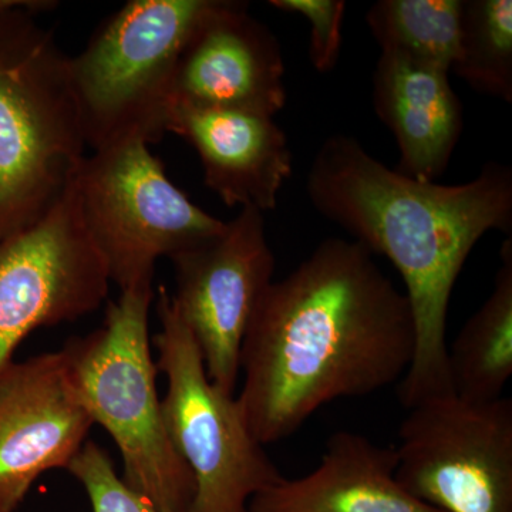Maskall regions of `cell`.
<instances>
[{"label":"cell","instance_id":"6","mask_svg":"<svg viewBox=\"0 0 512 512\" xmlns=\"http://www.w3.org/2000/svg\"><path fill=\"white\" fill-rule=\"evenodd\" d=\"M157 315L161 329L153 343L158 372L167 377L161 400L165 429L194 478L188 512H247L256 494L284 476L252 436L237 397L211 382L200 349L163 285Z\"/></svg>","mask_w":512,"mask_h":512},{"label":"cell","instance_id":"5","mask_svg":"<svg viewBox=\"0 0 512 512\" xmlns=\"http://www.w3.org/2000/svg\"><path fill=\"white\" fill-rule=\"evenodd\" d=\"M210 0H130L70 57L87 147L156 144L178 57Z\"/></svg>","mask_w":512,"mask_h":512},{"label":"cell","instance_id":"18","mask_svg":"<svg viewBox=\"0 0 512 512\" xmlns=\"http://www.w3.org/2000/svg\"><path fill=\"white\" fill-rule=\"evenodd\" d=\"M451 72L478 93L511 103V0H464L460 46Z\"/></svg>","mask_w":512,"mask_h":512},{"label":"cell","instance_id":"9","mask_svg":"<svg viewBox=\"0 0 512 512\" xmlns=\"http://www.w3.org/2000/svg\"><path fill=\"white\" fill-rule=\"evenodd\" d=\"M109 286L70 185L43 220L0 239V373L30 333L97 311Z\"/></svg>","mask_w":512,"mask_h":512},{"label":"cell","instance_id":"12","mask_svg":"<svg viewBox=\"0 0 512 512\" xmlns=\"http://www.w3.org/2000/svg\"><path fill=\"white\" fill-rule=\"evenodd\" d=\"M286 99L278 37L248 3L210 0L178 57L171 106L275 117Z\"/></svg>","mask_w":512,"mask_h":512},{"label":"cell","instance_id":"16","mask_svg":"<svg viewBox=\"0 0 512 512\" xmlns=\"http://www.w3.org/2000/svg\"><path fill=\"white\" fill-rule=\"evenodd\" d=\"M500 259L487 301L447 346L451 392L464 402L501 399L512 376V237Z\"/></svg>","mask_w":512,"mask_h":512},{"label":"cell","instance_id":"14","mask_svg":"<svg viewBox=\"0 0 512 512\" xmlns=\"http://www.w3.org/2000/svg\"><path fill=\"white\" fill-rule=\"evenodd\" d=\"M448 74L390 55H380L373 73V106L399 147L394 170L421 183L446 173L463 134V104Z\"/></svg>","mask_w":512,"mask_h":512},{"label":"cell","instance_id":"3","mask_svg":"<svg viewBox=\"0 0 512 512\" xmlns=\"http://www.w3.org/2000/svg\"><path fill=\"white\" fill-rule=\"evenodd\" d=\"M52 5L0 8V239L43 220L86 157L70 56L33 18Z\"/></svg>","mask_w":512,"mask_h":512},{"label":"cell","instance_id":"10","mask_svg":"<svg viewBox=\"0 0 512 512\" xmlns=\"http://www.w3.org/2000/svg\"><path fill=\"white\" fill-rule=\"evenodd\" d=\"M175 306L197 343L205 372L235 394L239 356L262 295L274 282L275 255L261 211L242 208L220 234L170 258Z\"/></svg>","mask_w":512,"mask_h":512},{"label":"cell","instance_id":"2","mask_svg":"<svg viewBox=\"0 0 512 512\" xmlns=\"http://www.w3.org/2000/svg\"><path fill=\"white\" fill-rule=\"evenodd\" d=\"M306 192L322 217L389 259L402 276L416 326L413 362L399 383L404 409L453 394L446 335L451 293L484 235L511 237L510 165L487 163L464 184L421 183L339 133L313 157Z\"/></svg>","mask_w":512,"mask_h":512},{"label":"cell","instance_id":"11","mask_svg":"<svg viewBox=\"0 0 512 512\" xmlns=\"http://www.w3.org/2000/svg\"><path fill=\"white\" fill-rule=\"evenodd\" d=\"M93 421L63 349L0 373V512H16L37 478L70 466Z\"/></svg>","mask_w":512,"mask_h":512},{"label":"cell","instance_id":"15","mask_svg":"<svg viewBox=\"0 0 512 512\" xmlns=\"http://www.w3.org/2000/svg\"><path fill=\"white\" fill-rule=\"evenodd\" d=\"M394 471V447L338 431L311 473L282 478L256 494L247 512H441L407 493Z\"/></svg>","mask_w":512,"mask_h":512},{"label":"cell","instance_id":"20","mask_svg":"<svg viewBox=\"0 0 512 512\" xmlns=\"http://www.w3.org/2000/svg\"><path fill=\"white\" fill-rule=\"evenodd\" d=\"M272 8L296 13L311 26L309 59L319 73H329L339 62L342 25L346 3L343 0H271Z\"/></svg>","mask_w":512,"mask_h":512},{"label":"cell","instance_id":"7","mask_svg":"<svg viewBox=\"0 0 512 512\" xmlns=\"http://www.w3.org/2000/svg\"><path fill=\"white\" fill-rule=\"evenodd\" d=\"M148 147L93 151L72 183L87 234L121 292L153 286L158 259L197 247L225 227L168 178Z\"/></svg>","mask_w":512,"mask_h":512},{"label":"cell","instance_id":"19","mask_svg":"<svg viewBox=\"0 0 512 512\" xmlns=\"http://www.w3.org/2000/svg\"><path fill=\"white\" fill-rule=\"evenodd\" d=\"M67 471L84 488L92 512H161L124 483L110 454L87 440Z\"/></svg>","mask_w":512,"mask_h":512},{"label":"cell","instance_id":"4","mask_svg":"<svg viewBox=\"0 0 512 512\" xmlns=\"http://www.w3.org/2000/svg\"><path fill=\"white\" fill-rule=\"evenodd\" d=\"M153 302V286L121 292L101 328L63 350L84 409L119 447L124 483L161 512H188L194 478L165 429L148 332Z\"/></svg>","mask_w":512,"mask_h":512},{"label":"cell","instance_id":"8","mask_svg":"<svg viewBox=\"0 0 512 512\" xmlns=\"http://www.w3.org/2000/svg\"><path fill=\"white\" fill-rule=\"evenodd\" d=\"M397 483L441 512H512V400L471 403L454 394L407 410Z\"/></svg>","mask_w":512,"mask_h":512},{"label":"cell","instance_id":"1","mask_svg":"<svg viewBox=\"0 0 512 512\" xmlns=\"http://www.w3.org/2000/svg\"><path fill=\"white\" fill-rule=\"evenodd\" d=\"M416 350L409 299L356 241L329 238L268 286L249 323L237 397L262 446L323 406L402 382Z\"/></svg>","mask_w":512,"mask_h":512},{"label":"cell","instance_id":"17","mask_svg":"<svg viewBox=\"0 0 512 512\" xmlns=\"http://www.w3.org/2000/svg\"><path fill=\"white\" fill-rule=\"evenodd\" d=\"M464 0H379L366 13L380 55L451 72L460 46Z\"/></svg>","mask_w":512,"mask_h":512},{"label":"cell","instance_id":"13","mask_svg":"<svg viewBox=\"0 0 512 512\" xmlns=\"http://www.w3.org/2000/svg\"><path fill=\"white\" fill-rule=\"evenodd\" d=\"M167 133L184 138L200 157L205 185L228 207L265 214L293 173L288 137L274 117L174 104Z\"/></svg>","mask_w":512,"mask_h":512}]
</instances>
